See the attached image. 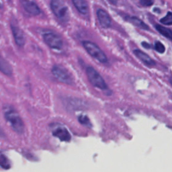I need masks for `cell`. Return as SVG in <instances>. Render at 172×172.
Returning <instances> with one entry per match:
<instances>
[{
	"label": "cell",
	"mask_w": 172,
	"mask_h": 172,
	"mask_svg": "<svg viewBox=\"0 0 172 172\" xmlns=\"http://www.w3.org/2000/svg\"><path fill=\"white\" fill-rule=\"evenodd\" d=\"M125 19L127 20L128 22H130V23H132L135 26L138 27V28L143 29V30H148L149 29L147 25L145 23H144V22H143L141 20H140L139 18L134 17V16H127V17H126Z\"/></svg>",
	"instance_id": "cell-13"
},
{
	"label": "cell",
	"mask_w": 172,
	"mask_h": 172,
	"mask_svg": "<svg viewBox=\"0 0 172 172\" xmlns=\"http://www.w3.org/2000/svg\"><path fill=\"white\" fill-rule=\"evenodd\" d=\"M22 7L28 13L33 16H37L40 13V8L34 2L30 0H20Z\"/></svg>",
	"instance_id": "cell-9"
},
{
	"label": "cell",
	"mask_w": 172,
	"mask_h": 172,
	"mask_svg": "<svg viewBox=\"0 0 172 172\" xmlns=\"http://www.w3.org/2000/svg\"><path fill=\"white\" fill-rule=\"evenodd\" d=\"M82 45L86 51L97 61L101 63H106L108 62V58L104 53L99 49L98 46L95 43L91 41L85 40L82 42Z\"/></svg>",
	"instance_id": "cell-3"
},
{
	"label": "cell",
	"mask_w": 172,
	"mask_h": 172,
	"mask_svg": "<svg viewBox=\"0 0 172 172\" xmlns=\"http://www.w3.org/2000/svg\"><path fill=\"white\" fill-rule=\"evenodd\" d=\"M4 116L12 129L18 134L23 133L24 123L18 113L11 106L4 108Z\"/></svg>",
	"instance_id": "cell-1"
},
{
	"label": "cell",
	"mask_w": 172,
	"mask_h": 172,
	"mask_svg": "<svg viewBox=\"0 0 172 172\" xmlns=\"http://www.w3.org/2000/svg\"><path fill=\"white\" fill-rule=\"evenodd\" d=\"M134 54L136 55V57H138L140 61H141L144 64H145L147 66L149 67H153L155 65V62L149 57V56L144 52H143L140 50L136 49L133 51Z\"/></svg>",
	"instance_id": "cell-11"
},
{
	"label": "cell",
	"mask_w": 172,
	"mask_h": 172,
	"mask_svg": "<svg viewBox=\"0 0 172 172\" xmlns=\"http://www.w3.org/2000/svg\"><path fill=\"white\" fill-rule=\"evenodd\" d=\"M142 46L143 47H145V49H149L151 48V45H149V43L145 42H142Z\"/></svg>",
	"instance_id": "cell-21"
},
{
	"label": "cell",
	"mask_w": 172,
	"mask_h": 172,
	"mask_svg": "<svg viewBox=\"0 0 172 172\" xmlns=\"http://www.w3.org/2000/svg\"><path fill=\"white\" fill-rule=\"evenodd\" d=\"M11 29L16 44L19 47H23L26 42V38H25L23 31L18 26L13 24H11Z\"/></svg>",
	"instance_id": "cell-8"
},
{
	"label": "cell",
	"mask_w": 172,
	"mask_h": 172,
	"mask_svg": "<svg viewBox=\"0 0 172 172\" xmlns=\"http://www.w3.org/2000/svg\"><path fill=\"white\" fill-rule=\"evenodd\" d=\"M86 73L88 79L92 84L93 86L99 89V90H106L108 88L106 83L105 82L102 77L98 71L92 67H88L86 69Z\"/></svg>",
	"instance_id": "cell-4"
},
{
	"label": "cell",
	"mask_w": 172,
	"mask_h": 172,
	"mask_svg": "<svg viewBox=\"0 0 172 172\" xmlns=\"http://www.w3.org/2000/svg\"><path fill=\"white\" fill-rule=\"evenodd\" d=\"M97 17H98L99 23L103 28H108L111 26V18L109 14L104 10L99 9L97 11Z\"/></svg>",
	"instance_id": "cell-10"
},
{
	"label": "cell",
	"mask_w": 172,
	"mask_h": 172,
	"mask_svg": "<svg viewBox=\"0 0 172 172\" xmlns=\"http://www.w3.org/2000/svg\"><path fill=\"white\" fill-rule=\"evenodd\" d=\"M160 22L161 23H162L163 24L167 25V26L172 25V13L171 12H169L164 18H161V19L160 20Z\"/></svg>",
	"instance_id": "cell-17"
},
{
	"label": "cell",
	"mask_w": 172,
	"mask_h": 172,
	"mask_svg": "<svg viewBox=\"0 0 172 172\" xmlns=\"http://www.w3.org/2000/svg\"><path fill=\"white\" fill-rule=\"evenodd\" d=\"M52 73L60 82L66 84H71L72 83L71 76L65 68L59 65H54L52 69Z\"/></svg>",
	"instance_id": "cell-6"
},
{
	"label": "cell",
	"mask_w": 172,
	"mask_h": 172,
	"mask_svg": "<svg viewBox=\"0 0 172 172\" xmlns=\"http://www.w3.org/2000/svg\"><path fill=\"white\" fill-rule=\"evenodd\" d=\"M78 121L81 124H83V125H84L85 126H86V127L92 128V123H90V119H89V118L88 116H86L82 115L80 116H79Z\"/></svg>",
	"instance_id": "cell-16"
},
{
	"label": "cell",
	"mask_w": 172,
	"mask_h": 172,
	"mask_svg": "<svg viewBox=\"0 0 172 172\" xmlns=\"http://www.w3.org/2000/svg\"><path fill=\"white\" fill-rule=\"evenodd\" d=\"M72 1H73L75 7L81 14H84V15L88 14L89 8L86 0H72Z\"/></svg>",
	"instance_id": "cell-12"
},
{
	"label": "cell",
	"mask_w": 172,
	"mask_h": 172,
	"mask_svg": "<svg viewBox=\"0 0 172 172\" xmlns=\"http://www.w3.org/2000/svg\"><path fill=\"white\" fill-rule=\"evenodd\" d=\"M51 8L56 17L61 22H67L69 20V12L62 0H52Z\"/></svg>",
	"instance_id": "cell-2"
},
{
	"label": "cell",
	"mask_w": 172,
	"mask_h": 172,
	"mask_svg": "<svg viewBox=\"0 0 172 172\" xmlns=\"http://www.w3.org/2000/svg\"><path fill=\"white\" fill-rule=\"evenodd\" d=\"M0 164L2 168L9 169L10 167V163L7 157L3 154L1 155V159H0Z\"/></svg>",
	"instance_id": "cell-18"
},
{
	"label": "cell",
	"mask_w": 172,
	"mask_h": 172,
	"mask_svg": "<svg viewBox=\"0 0 172 172\" xmlns=\"http://www.w3.org/2000/svg\"><path fill=\"white\" fill-rule=\"evenodd\" d=\"M139 2L144 7H149L154 3V0H139Z\"/></svg>",
	"instance_id": "cell-20"
},
{
	"label": "cell",
	"mask_w": 172,
	"mask_h": 172,
	"mask_svg": "<svg viewBox=\"0 0 172 172\" xmlns=\"http://www.w3.org/2000/svg\"><path fill=\"white\" fill-rule=\"evenodd\" d=\"M170 82H171V85H172V79L170 80Z\"/></svg>",
	"instance_id": "cell-22"
},
{
	"label": "cell",
	"mask_w": 172,
	"mask_h": 172,
	"mask_svg": "<svg viewBox=\"0 0 172 172\" xmlns=\"http://www.w3.org/2000/svg\"><path fill=\"white\" fill-rule=\"evenodd\" d=\"M42 37L45 43L51 49L60 50L63 47V40L55 33H45L43 34Z\"/></svg>",
	"instance_id": "cell-7"
},
{
	"label": "cell",
	"mask_w": 172,
	"mask_h": 172,
	"mask_svg": "<svg viewBox=\"0 0 172 172\" xmlns=\"http://www.w3.org/2000/svg\"><path fill=\"white\" fill-rule=\"evenodd\" d=\"M51 128L53 135L61 141L69 142L71 140V134L65 126L61 124H53L51 126Z\"/></svg>",
	"instance_id": "cell-5"
},
{
	"label": "cell",
	"mask_w": 172,
	"mask_h": 172,
	"mask_svg": "<svg viewBox=\"0 0 172 172\" xmlns=\"http://www.w3.org/2000/svg\"><path fill=\"white\" fill-rule=\"evenodd\" d=\"M1 70L4 74L10 76L12 75V67L10 64L7 61H5L3 59H1Z\"/></svg>",
	"instance_id": "cell-15"
},
{
	"label": "cell",
	"mask_w": 172,
	"mask_h": 172,
	"mask_svg": "<svg viewBox=\"0 0 172 172\" xmlns=\"http://www.w3.org/2000/svg\"><path fill=\"white\" fill-rule=\"evenodd\" d=\"M154 47H155V51H157L159 53L162 54L164 53L165 51V48L164 45H163L161 42H159V41H157V42H155Z\"/></svg>",
	"instance_id": "cell-19"
},
{
	"label": "cell",
	"mask_w": 172,
	"mask_h": 172,
	"mask_svg": "<svg viewBox=\"0 0 172 172\" xmlns=\"http://www.w3.org/2000/svg\"><path fill=\"white\" fill-rule=\"evenodd\" d=\"M155 28L158 32L160 33L161 35H163V36L166 37L167 39L172 41V30L170 29L165 28V27L161 26L159 24L155 25Z\"/></svg>",
	"instance_id": "cell-14"
}]
</instances>
